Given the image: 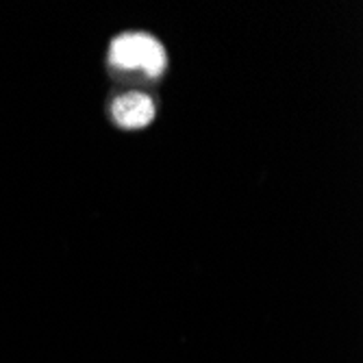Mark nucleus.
I'll return each instance as SVG.
<instances>
[{"instance_id":"f03ea898","label":"nucleus","mask_w":363,"mask_h":363,"mask_svg":"<svg viewBox=\"0 0 363 363\" xmlns=\"http://www.w3.org/2000/svg\"><path fill=\"white\" fill-rule=\"evenodd\" d=\"M157 98L142 87H126L116 91L107 105L109 120L113 122V126L122 130H142L150 126L157 118Z\"/></svg>"},{"instance_id":"f257e3e1","label":"nucleus","mask_w":363,"mask_h":363,"mask_svg":"<svg viewBox=\"0 0 363 363\" xmlns=\"http://www.w3.org/2000/svg\"><path fill=\"white\" fill-rule=\"evenodd\" d=\"M170 57L159 38L148 30H122L111 38L105 68L116 83L138 89L142 83H159L168 72Z\"/></svg>"}]
</instances>
